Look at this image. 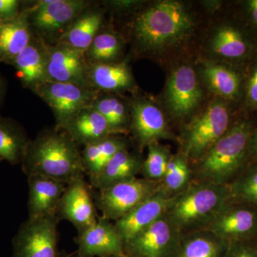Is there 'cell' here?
Returning <instances> with one entry per match:
<instances>
[{
    "label": "cell",
    "instance_id": "cell-33",
    "mask_svg": "<svg viewBox=\"0 0 257 257\" xmlns=\"http://www.w3.org/2000/svg\"><path fill=\"white\" fill-rule=\"evenodd\" d=\"M228 188L231 200L257 208V161L250 162Z\"/></svg>",
    "mask_w": 257,
    "mask_h": 257
},
{
    "label": "cell",
    "instance_id": "cell-28",
    "mask_svg": "<svg viewBox=\"0 0 257 257\" xmlns=\"http://www.w3.org/2000/svg\"><path fill=\"white\" fill-rule=\"evenodd\" d=\"M189 161L182 152L172 155L159 190L170 197L185 190L193 182V171Z\"/></svg>",
    "mask_w": 257,
    "mask_h": 257
},
{
    "label": "cell",
    "instance_id": "cell-4",
    "mask_svg": "<svg viewBox=\"0 0 257 257\" xmlns=\"http://www.w3.org/2000/svg\"><path fill=\"white\" fill-rule=\"evenodd\" d=\"M227 185L194 182L171 202L165 216L182 235L205 229L230 201Z\"/></svg>",
    "mask_w": 257,
    "mask_h": 257
},
{
    "label": "cell",
    "instance_id": "cell-10",
    "mask_svg": "<svg viewBox=\"0 0 257 257\" xmlns=\"http://www.w3.org/2000/svg\"><path fill=\"white\" fill-rule=\"evenodd\" d=\"M182 234L165 215L124 245L130 257H174Z\"/></svg>",
    "mask_w": 257,
    "mask_h": 257
},
{
    "label": "cell",
    "instance_id": "cell-40",
    "mask_svg": "<svg viewBox=\"0 0 257 257\" xmlns=\"http://www.w3.org/2000/svg\"><path fill=\"white\" fill-rule=\"evenodd\" d=\"M248 5L253 23L257 27V0H251L248 2Z\"/></svg>",
    "mask_w": 257,
    "mask_h": 257
},
{
    "label": "cell",
    "instance_id": "cell-2",
    "mask_svg": "<svg viewBox=\"0 0 257 257\" xmlns=\"http://www.w3.org/2000/svg\"><path fill=\"white\" fill-rule=\"evenodd\" d=\"M21 165L28 177L45 176L67 184L86 175L79 145L55 126L31 140Z\"/></svg>",
    "mask_w": 257,
    "mask_h": 257
},
{
    "label": "cell",
    "instance_id": "cell-25",
    "mask_svg": "<svg viewBox=\"0 0 257 257\" xmlns=\"http://www.w3.org/2000/svg\"><path fill=\"white\" fill-rule=\"evenodd\" d=\"M25 128L16 120L0 116V159L16 165L23 163L31 143Z\"/></svg>",
    "mask_w": 257,
    "mask_h": 257
},
{
    "label": "cell",
    "instance_id": "cell-16",
    "mask_svg": "<svg viewBox=\"0 0 257 257\" xmlns=\"http://www.w3.org/2000/svg\"><path fill=\"white\" fill-rule=\"evenodd\" d=\"M77 254L79 257L124 256V243L114 224L99 216L95 224L77 235Z\"/></svg>",
    "mask_w": 257,
    "mask_h": 257
},
{
    "label": "cell",
    "instance_id": "cell-18",
    "mask_svg": "<svg viewBox=\"0 0 257 257\" xmlns=\"http://www.w3.org/2000/svg\"><path fill=\"white\" fill-rule=\"evenodd\" d=\"M28 177V217L57 216V209L67 184L42 175Z\"/></svg>",
    "mask_w": 257,
    "mask_h": 257
},
{
    "label": "cell",
    "instance_id": "cell-42",
    "mask_svg": "<svg viewBox=\"0 0 257 257\" xmlns=\"http://www.w3.org/2000/svg\"><path fill=\"white\" fill-rule=\"evenodd\" d=\"M108 257H130V256H128L127 255H124V256H108Z\"/></svg>",
    "mask_w": 257,
    "mask_h": 257
},
{
    "label": "cell",
    "instance_id": "cell-35",
    "mask_svg": "<svg viewBox=\"0 0 257 257\" xmlns=\"http://www.w3.org/2000/svg\"><path fill=\"white\" fill-rule=\"evenodd\" d=\"M223 257H257V239L229 243Z\"/></svg>",
    "mask_w": 257,
    "mask_h": 257
},
{
    "label": "cell",
    "instance_id": "cell-21",
    "mask_svg": "<svg viewBox=\"0 0 257 257\" xmlns=\"http://www.w3.org/2000/svg\"><path fill=\"white\" fill-rule=\"evenodd\" d=\"M88 77L91 87L100 93L132 92L136 89L126 61L89 64Z\"/></svg>",
    "mask_w": 257,
    "mask_h": 257
},
{
    "label": "cell",
    "instance_id": "cell-19",
    "mask_svg": "<svg viewBox=\"0 0 257 257\" xmlns=\"http://www.w3.org/2000/svg\"><path fill=\"white\" fill-rule=\"evenodd\" d=\"M11 65L15 67L17 77L23 87L31 91L39 84L50 81L47 73L46 43L35 34Z\"/></svg>",
    "mask_w": 257,
    "mask_h": 257
},
{
    "label": "cell",
    "instance_id": "cell-44",
    "mask_svg": "<svg viewBox=\"0 0 257 257\" xmlns=\"http://www.w3.org/2000/svg\"><path fill=\"white\" fill-rule=\"evenodd\" d=\"M0 25H1V23H0Z\"/></svg>",
    "mask_w": 257,
    "mask_h": 257
},
{
    "label": "cell",
    "instance_id": "cell-22",
    "mask_svg": "<svg viewBox=\"0 0 257 257\" xmlns=\"http://www.w3.org/2000/svg\"><path fill=\"white\" fill-rule=\"evenodd\" d=\"M105 11L92 4L77 17L57 43L86 52L103 28Z\"/></svg>",
    "mask_w": 257,
    "mask_h": 257
},
{
    "label": "cell",
    "instance_id": "cell-9",
    "mask_svg": "<svg viewBox=\"0 0 257 257\" xmlns=\"http://www.w3.org/2000/svg\"><path fill=\"white\" fill-rule=\"evenodd\" d=\"M58 216L28 217L13 238V257H60Z\"/></svg>",
    "mask_w": 257,
    "mask_h": 257
},
{
    "label": "cell",
    "instance_id": "cell-3",
    "mask_svg": "<svg viewBox=\"0 0 257 257\" xmlns=\"http://www.w3.org/2000/svg\"><path fill=\"white\" fill-rule=\"evenodd\" d=\"M252 130V125L246 121L231 126L195 162L193 181L229 185L251 162L248 144Z\"/></svg>",
    "mask_w": 257,
    "mask_h": 257
},
{
    "label": "cell",
    "instance_id": "cell-27",
    "mask_svg": "<svg viewBox=\"0 0 257 257\" xmlns=\"http://www.w3.org/2000/svg\"><path fill=\"white\" fill-rule=\"evenodd\" d=\"M229 243L207 229L182 235L174 257H223Z\"/></svg>",
    "mask_w": 257,
    "mask_h": 257
},
{
    "label": "cell",
    "instance_id": "cell-39",
    "mask_svg": "<svg viewBox=\"0 0 257 257\" xmlns=\"http://www.w3.org/2000/svg\"><path fill=\"white\" fill-rule=\"evenodd\" d=\"M7 90H8V82L4 76L0 73V111L4 103ZM0 116H2L1 113H0Z\"/></svg>",
    "mask_w": 257,
    "mask_h": 257
},
{
    "label": "cell",
    "instance_id": "cell-11",
    "mask_svg": "<svg viewBox=\"0 0 257 257\" xmlns=\"http://www.w3.org/2000/svg\"><path fill=\"white\" fill-rule=\"evenodd\" d=\"M205 229L228 243L257 239V208L230 199Z\"/></svg>",
    "mask_w": 257,
    "mask_h": 257
},
{
    "label": "cell",
    "instance_id": "cell-37",
    "mask_svg": "<svg viewBox=\"0 0 257 257\" xmlns=\"http://www.w3.org/2000/svg\"><path fill=\"white\" fill-rule=\"evenodd\" d=\"M247 101L250 106L257 109V65L253 69L248 81Z\"/></svg>",
    "mask_w": 257,
    "mask_h": 257
},
{
    "label": "cell",
    "instance_id": "cell-30",
    "mask_svg": "<svg viewBox=\"0 0 257 257\" xmlns=\"http://www.w3.org/2000/svg\"><path fill=\"white\" fill-rule=\"evenodd\" d=\"M92 107L99 111L119 135L130 133V106H127L119 97L101 93L93 103Z\"/></svg>",
    "mask_w": 257,
    "mask_h": 257
},
{
    "label": "cell",
    "instance_id": "cell-38",
    "mask_svg": "<svg viewBox=\"0 0 257 257\" xmlns=\"http://www.w3.org/2000/svg\"><path fill=\"white\" fill-rule=\"evenodd\" d=\"M251 162L257 161V128H253L248 144Z\"/></svg>",
    "mask_w": 257,
    "mask_h": 257
},
{
    "label": "cell",
    "instance_id": "cell-26",
    "mask_svg": "<svg viewBox=\"0 0 257 257\" xmlns=\"http://www.w3.org/2000/svg\"><path fill=\"white\" fill-rule=\"evenodd\" d=\"M82 147L83 165L89 179L98 175L115 154L128 149V145L124 137L112 135Z\"/></svg>",
    "mask_w": 257,
    "mask_h": 257
},
{
    "label": "cell",
    "instance_id": "cell-31",
    "mask_svg": "<svg viewBox=\"0 0 257 257\" xmlns=\"http://www.w3.org/2000/svg\"><path fill=\"white\" fill-rule=\"evenodd\" d=\"M121 37L109 30L101 29L85 52L89 64L119 62L123 52Z\"/></svg>",
    "mask_w": 257,
    "mask_h": 257
},
{
    "label": "cell",
    "instance_id": "cell-34",
    "mask_svg": "<svg viewBox=\"0 0 257 257\" xmlns=\"http://www.w3.org/2000/svg\"><path fill=\"white\" fill-rule=\"evenodd\" d=\"M147 148L148 153L144 159L140 174L144 179L160 182L165 175L172 155L168 147L159 142L151 144Z\"/></svg>",
    "mask_w": 257,
    "mask_h": 257
},
{
    "label": "cell",
    "instance_id": "cell-14",
    "mask_svg": "<svg viewBox=\"0 0 257 257\" xmlns=\"http://www.w3.org/2000/svg\"><path fill=\"white\" fill-rule=\"evenodd\" d=\"M202 96L197 74L191 66L183 64L171 74L166 88V102L175 118L190 114L202 101Z\"/></svg>",
    "mask_w": 257,
    "mask_h": 257
},
{
    "label": "cell",
    "instance_id": "cell-17",
    "mask_svg": "<svg viewBox=\"0 0 257 257\" xmlns=\"http://www.w3.org/2000/svg\"><path fill=\"white\" fill-rule=\"evenodd\" d=\"M173 197L158 189L133 210L114 221L115 229L124 245L165 215Z\"/></svg>",
    "mask_w": 257,
    "mask_h": 257
},
{
    "label": "cell",
    "instance_id": "cell-15",
    "mask_svg": "<svg viewBox=\"0 0 257 257\" xmlns=\"http://www.w3.org/2000/svg\"><path fill=\"white\" fill-rule=\"evenodd\" d=\"M130 133L140 150L162 139L173 138L163 113L151 101L135 99L130 104Z\"/></svg>",
    "mask_w": 257,
    "mask_h": 257
},
{
    "label": "cell",
    "instance_id": "cell-20",
    "mask_svg": "<svg viewBox=\"0 0 257 257\" xmlns=\"http://www.w3.org/2000/svg\"><path fill=\"white\" fill-rule=\"evenodd\" d=\"M61 130L74 143L82 147L112 135H121L92 106L79 111Z\"/></svg>",
    "mask_w": 257,
    "mask_h": 257
},
{
    "label": "cell",
    "instance_id": "cell-29",
    "mask_svg": "<svg viewBox=\"0 0 257 257\" xmlns=\"http://www.w3.org/2000/svg\"><path fill=\"white\" fill-rule=\"evenodd\" d=\"M202 75L209 89L221 97L232 99L239 94V77L231 69L209 62L203 67Z\"/></svg>",
    "mask_w": 257,
    "mask_h": 257
},
{
    "label": "cell",
    "instance_id": "cell-6",
    "mask_svg": "<svg viewBox=\"0 0 257 257\" xmlns=\"http://www.w3.org/2000/svg\"><path fill=\"white\" fill-rule=\"evenodd\" d=\"M229 110L224 102L214 101L185 130L183 151L189 162H197L231 127Z\"/></svg>",
    "mask_w": 257,
    "mask_h": 257
},
{
    "label": "cell",
    "instance_id": "cell-32",
    "mask_svg": "<svg viewBox=\"0 0 257 257\" xmlns=\"http://www.w3.org/2000/svg\"><path fill=\"white\" fill-rule=\"evenodd\" d=\"M211 48L219 57L235 60L247 54L248 45L239 30L232 27L223 26L214 33Z\"/></svg>",
    "mask_w": 257,
    "mask_h": 257
},
{
    "label": "cell",
    "instance_id": "cell-23",
    "mask_svg": "<svg viewBox=\"0 0 257 257\" xmlns=\"http://www.w3.org/2000/svg\"><path fill=\"white\" fill-rule=\"evenodd\" d=\"M144 159L128 149L115 154L98 175L89 178L91 187L101 190L119 182L137 177L140 174Z\"/></svg>",
    "mask_w": 257,
    "mask_h": 257
},
{
    "label": "cell",
    "instance_id": "cell-24",
    "mask_svg": "<svg viewBox=\"0 0 257 257\" xmlns=\"http://www.w3.org/2000/svg\"><path fill=\"white\" fill-rule=\"evenodd\" d=\"M28 16L22 11L18 18L0 25V62L11 64L33 37Z\"/></svg>",
    "mask_w": 257,
    "mask_h": 257
},
{
    "label": "cell",
    "instance_id": "cell-5",
    "mask_svg": "<svg viewBox=\"0 0 257 257\" xmlns=\"http://www.w3.org/2000/svg\"><path fill=\"white\" fill-rule=\"evenodd\" d=\"M87 0H39L23 8L34 34L54 45L82 12L92 5Z\"/></svg>",
    "mask_w": 257,
    "mask_h": 257
},
{
    "label": "cell",
    "instance_id": "cell-8",
    "mask_svg": "<svg viewBox=\"0 0 257 257\" xmlns=\"http://www.w3.org/2000/svg\"><path fill=\"white\" fill-rule=\"evenodd\" d=\"M159 184L135 177L98 190L94 197L96 209L101 211V216L114 222L153 195L158 190Z\"/></svg>",
    "mask_w": 257,
    "mask_h": 257
},
{
    "label": "cell",
    "instance_id": "cell-36",
    "mask_svg": "<svg viewBox=\"0 0 257 257\" xmlns=\"http://www.w3.org/2000/svg\"><path fill=\"white\" fill-rule=\"evenodd\" d=\"M23 3L19 0H0V23L12 21L23 11Z\"/></svg>",
    "mask_w": 257,
    "mask_h": 257
},
{
    "label": "cell",
    "instance_id": "cell-7",
    "mask_svg": "<svg viewBox=\"0 0 257 257\" xmlns=\"http://www.w3.org/2000/svg\"><path fill=\"white\" fill-rule=\"evenodd\" d=\"M32 92L46 103L53 112L55 127L61 130L79 111L90 107L100 92L72 83L47 81Z\"/></svg>",
    "mask_w": 257,
    "mask_h": 257
},
{
    "label": "cell",
    "instance_id": "cell-43",
    "mask_svg": "<svg viewBox=\"0 0 257 257\" xmlns=\"http://www.w3.org/2000/svg\"><path fill=\"white\" fill-rule=\"evenodd\" d=\"M2 162H3V160H2L1 159H0V163H1Z\"/></svg>",
    "mask_w": 257,
    "mask_h": 257
},
{
    "label": "cell",
    "instance_id": "cell-13",
    "mask_svg": "<svg viewBox=\"0 0 257 257\" xmlns=\"http://www.w3.org/2000/svg\"><path fill=\"white\" fill-rule=\"evenodd\" d=\"M91 188L84 177H79L67 184L59 204V219L72 223L78 234L95 224L99 217Z\"/></svg>",
    "mask_w": 257,
    "mask_h": 257
},
{
    "label": "cell",
    "instance_id": "cell-1",
    "mask_svg": "<svg viewBox=\"0 0 257 257\" xmlns=\"http://www.w3.org/2000/svg\"><path fill=\"white\" fill-rule=\"evenodd\" d=\"M194 28L195 21L185 5L177 1H161L135 17L132 40L139 54L160 55L183 45Z\"/></svg>",
    "mask_w": 257,
    "mask_h": 257
},
{
    "label": "cell",
    "instance_id": "cell-41",
    "mask_svg": "<svg viewBox=\"0 0 257 257\" xmlns=\"http://www.w3.org/2000/svg\"><path fill=\"white\" fill-rule=\"evenodd\" d=\"M60 257H79L77 253L75 254H67L64 255V256H60Z\"/></svg>",
    "mask_w": 257,
    "mask_h": 257
},
{
    "label": "cell",
    "instance_id": "cell-12",
    "mask_svg": "<svg viewBox=\"0 0 257 257\" xmlns=\"http://www.w3.org/2000/svg\"><path fill=\"white\" fill-rule=\"evenodd\" d=\"M46 50L49 80L92 88L88 77L89 64L85 52L62 43H46Z\"/></svg>",
    "mask_w": 257,
    "mask_h": 257
}]
</instances>
